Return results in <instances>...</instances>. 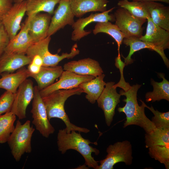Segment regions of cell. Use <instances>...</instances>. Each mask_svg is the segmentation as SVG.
I'll list each match as a JSON object with an SVG mask.
<instances>
[{
	"label": "cell",
	"instance_id": "6da1fadb",
	"mask_svg": "<svg viewBox=\"0 0 169 169\" xmlns=\"http://www.w3.org/2000/svg\"><path fill=\"white\" fill-rule=\"evenodd\" d=\"M141 85L138 84L130 85L126 90H120L119 94L125 96L126 98L123 101L125 103L123 107L117 109L119 113H124L126 116V120L124 123L123 127L135 125L142 128L146 133H149L155 128L154 124L146 115L143 105H140L137 100V93Z\"/></svg>",
	"mask_w": 169,
	"mask_h": 169
},
{
	"label": "cell",
	"instance_id": "7a4b0ae2",
	"mask_svg": "<svg viewBox=\"0 0 169 169\" xmlns=\"http://www.w3.org/2000/svg\"><path fill=\"white\" fill-rule=\"evenodd\" d=\"M83 92V90L78 87L69 89L57 90L42 97L49 120L53 118L61 119L65 124V128L68 133L72 131L85 133L89 132V129L71 123L64 110L65 103L69 97L74 95H80Z\"/></svg>",
	"mask_w": 169,
	"mask_h": 169
},
{
	"label": "cell",
	"instance_id": "3957f363",
	"mask_svg": "<svg viewBox=\"0 0 169 169\" xmlns=\"http://www.w3.org/2000/svg\"><path fill=\"white\" fill-rule=\"evenodd\" d=\"M72 131L68 133L65 128L59 130L57 136V144L59 151L64 154L70 149L75 150L83 156L85 164L89 167L97 169L99 166L98 161L95 160L92 156L93 153L96 155L100 153V151L96 148L90 146L94 143L84 138L80 132Z\"/></svg>",
	"mask_w": 169,
	"mask_h": 169
},
{
	"label": "cell",
	"instance_id": "277c9868",
	"mask_svg": "<svg viewBox=\"0 0 169 169\" xmlns=\"http://www.w3.org/2000/svg\"><path fill=\"white\" fill-rule=\"evenodd\" d=\"M35 129L28 120L22 124L17 121L15 128L7 141L11 153L15 160L18 161L25 153H30L32 149L31 141Z\"/></svg>",
	"mask_w": 169,
	"mask_h": 169
},
{
	"label": "cell",
	"instance_id": "5b68a950",
	"mask_svg": "<svg viewBox=\"0 0 169 169\" xmlns=\"http://www.w3.org/2000/svg\"><path fill=\"white\" fill-rule=\"evenodd\" d=\"M50 36L34 43L27 50L26 54L31 59L35 55H38L42 59V66H52L57 65L63 59H72L79 53L76 44L72 47L69 53H63L60 55L58 54H53L49 50V46L51 40Z\"/></svg>",
	"mask_w": 169,
	"mask_h": 169
},
{
	"label": "cell",
	"instance_id": "8992f818",
	"mask_svg": "<svg viewBox=\"0 0 169 169\" xmlns=\"http://www.w3.org/2000/svg\"><path fill=\"white\" fill-rule=\"evenodd\" d=\"M106 151L107 156L99 161L100 165L97 169H113L116 164L120 162L129 166L132 163V145L127 140L118 141L109 145Z\"/></svg>",
	"mask_w": 169,
	"mask_h": 169
},
{
	"label": "cell",
	"instance_id": "52a82bcc",
	"mask_svg": "<svg viewBox=\"0 0 169 169\" xmlns=\"http://www.w3.org/2000/svg\"><path fill=\"white\" fill-rule=\"evenodd\" d=\"M38 86L33 87V96L31 112L33 124L41 134L48 138L55 130L49 120L45 106L40 95Z\"/></svg>",
	"mask_w": 169,
	"mask_h": 169
},
{
	"label": "cell",
	"instance_id": "ba28073f",
	"mask_svg": "<svg viewBox=\"0 0 169 169\" xmlns=\"http://www.w3.org/2000/svg\"><path fill=\"white\" fill-rule=\"evenodd\" d=\"M115 24L123 33L125 38H140L142 36L144 29L142 25L146 19L137 18L126 9L120 7L115 12Z\"/></svg>",
	"mask_w": 169,
	"mask_h": 169
},
{
	"label": "cell",
	"instance_id": "9c48e42d",
	"mask_svg": "<svg viewBox=\"0 0 169 169\" xmlns=\"http://www.w3.org/2000/svg\"><path fill=\"white\" fill-rule=\"evenodd\" d=\"M114 82L106 83L105 88L97 100L98 106L103 111L106 125H110L115 114V110L120 102L121 95L113 86Z\"/></svg>",
	"mask_w": 169,
	"mask_h": 169
},
{
	"label": "cell",
	"instance_id": "30bf717a",
	"mask_svg": "<svg viewBox=\"0 0 169 169\" xmlns=\"http://www.w3.org/2000/svg\"><path fill=\"white\" fill-rule=\"evenodd\" d=\"M59 77V79L57 82L39 90L42 97L57 90L78 87L82 83L89 81L95 78L92 75H80L66 70L63 71Z\"/></svg>",
	"mask_w": 169,
	"mask_h": 169
},
{
	"label": "cell",
	"instance_id": "8fae6325",
	"mask_svg": "<svg viewBox=\"0 0 169 169\" xmlns=\"http://www.w3.org/2000/svg\"><path fill=\"white\" fill-rule=\"evenodd\" d=\"M33 96V82L30 79H27L20 85L15 94L10 111L20 120L25 118L27 108Z\"/></svg>",
	"mask_w": 169,
	"mask_h": 169
},
{
	"label": "cell",
	"instance_id": "7c38bea8",
	"mask_svg": "<svg viewBox=\"0 0 169 169\" xmlns=\"http://www.w3.org/2000/svg\"><path fill=\"white\" fill-rule=\"evenodd\" d=\"M115 8V7L112 8L101 13H92L88 17L79 18L74 22L72 25L73 31L72 33L71 39L74 41H77L90 34L91 32V31L84 30L89 23L95 22L115 21V19L114 15L109 14Z\"/></svg>",
	"mask_w": 169,
	"mask_h": 169
},
{
	"label": "cell",
	"instance_id": "4fadbf2b",
	"mask_svg": "<svg viewBox=\"0 0 169 169\" xmlns=\"http://www.w3.org/2000/svg\"><path fill=\"white\" fill-rule=\"evenodd\" d=\"M51 18L47 33L51 36L67 25H72L75 16L70 7L69 0H60Z\"/></svg>",
	"mask_w": 169,
	"mask_h": 169
},
{
	"label": "cell",
	"instance_id": "5bb4252c",
	"mask_svg": "<svg viewBox=\"0 0 169 169\" xmlns=\"http://www.w3.org/2000/svg\"><path fill=\"white\" fill-rule=\"evenodd\" d=\"M26 11V0L15 3L3 18L2 22L10 39L13 38L21 29V22Z\"/></svg>",
	"mask_w": 169,
	"mask_h": 169
},
{
	"label": "cell",
	"instance_id": "9a60e30c",
	"mask_svg": "<svg viewBox=\"0 0 169 169\" xmlns=\"http://www.w3.org/2000/svg\"><path fill=\"white\" fill-rule=\"evenodd\" d=\"M32 17H28L21 26L20 31L10 41L4 53L26 54L29 47L34 43L28 33L30 20Z\"/></svg>",
	"mask_w": 169,
	"mask_h": 169
},
{
	"label": "cell",
	"instance_id": "2e32d148",
	"mask_svg": "<svg viewBox=\"0 0 169 169\" xmlns=\"http://www.w3.org/2000/svg\"><path fill=\"white\" fill-rule=\"evenodd\" d=\"M146 32L139 39L163 50L169 49V31L155 24L151 17L147 19Z\"/></svg>",
	"mask_w": 169,
	"mask_h": 169
},
{
	"label": "cell",
	"instance_id": "e0dca14e",
	"mask_svg": "<svg viewBox=\"0 0 169 169\" xmlns=\"http://www.w3.org/2000/svg\"><path fill=\"white\" fill-rule=\"evenodd\" d=\"M63 69L80 75H90L95 77L103 73L99 63L89 58L68 62L64 65Z\"/></svg>",
	"mask_w": 169,
	"mask_h": 169
},
{
	"label": "cell",
	"instance_id": "ac0fdd59",
	"mask_svg": "<svg viewBox=\"0 0 169 169\" xmlns=\"http://www.w3.org/2000/svg\"><path fill=\"white\" fill-rule=\"evenodd\" d=\"M51 18V15L47 13H39L32 17L29 23L28 33L34 43L48 36Z\"/></svg>",
	"mask_w": 169,
	"mask_h": 169
},
{
	"label": "cell",
	"instance_id": "d6986e66",
	"mask_svg": "<svg viewBox=\"0 0 169 169\" xmlns=\"http://www.w3.org/2000/svg\"><path fill=\"white\" fill-rule=\"evenodd\" d=\"M122 43L130 48L128 56L125 58L123 57L125 65H127L132 63L133 59L131 58L134 53L142 49H147L154 50L158 53L162 58L164 63L167 68L169 67V60L166 57L164 50L159 49L154 45L141 40L139 38L130 37L124 38Z\"/></svg>",
	"mask_w": 169,
	"mask_h": 169
},
{
	"label": "cell",
	"instance_id": "ffe728a7",
	"mask_svg": "<svg viewBox=\"0 0 169 169\" xmlns=\"http://www.w3.org/2000/svg\"><path fill=\"white\" fill-rule=\"evenodd\" d=\"M69 2L72 12L78 18L90 12L105 11L109 2L107 0H69Z\"/></svg>",
	"mask_w": 169,
	"mask_h": 169
},
{
	"label": "cell",
	"instance_id": "44dd1931",
	"mask_svg": "<svg viewBox=\"0 0 169 169\" xmlns=\"http://www.w3.org/2000/svg\"><path fill=\"white\" fill-rule=\"evenodd\" d=\"M142 1L149 11L153 22L169 31V7L156 1Z\"/></svg>",
	"mask_w": 169,
	"mask_h": 169
},
{
	"label": "cell",
	"instance_id": "7402d4cb",
	"mask_svg": "<svg viewBox=\"0 0 169 169\" xmlns=\"http://www.w3.org/2000/svg\"><path fill=\"white\" fill-rule=\"evenodd\" d=\"M31 59L26 54L4 53L0 58V75L3 73H12L29 64Z\"/></svg>",
	"mask_w": 169,
	"mask_h": 169
},
{
	"label": "cell",
	"instance_id": "603a6c76",
	"mask_svg": "<svg viewBox=\"0 0 169 169\" xmlns=\"http://www.w3.org/2000/svg\"><path fill=\"white\" fill-rule=\"evenodd\" d=\"M0 75V88L15 94L20 85L28 77L29 72L24 67L14 73H3Z\"/></svg>",
	"mask_w": 169,
	"mask_h": 169
},
{
	"label": "cell",
	"instance_id": "cb8c5ba5",
	"mask_svg": "<svg viewBox=\"0 0 169 169\" xmlns=\"http://www.w3.org/2000/svg\"><path fill=\"white\" fill-rule=\"evenodd\" d=\"M63 71V69L60 66H42L38 73L33 74L29 73V77L36 80L40 90L54 83Z\"/></svg>",
	"mask_w": 169,
	"mask_h": 169
},
{
	"label": "cell",
	"instance_id": "d4e9b609",
	"mask_svg": "<svg viewBox=\"0 0 169 169\" xmlns=\"http://www.w3.org/2000/svg\"><path fill=\"white\" fill-rule=\"evenodd\" d=\"M105 76L103 73L79 86L86 93L85 98L91 103H95L104 90L106 83L104 80Z\"/></svg>",
	"mask_w": 169,
	"mask_h": 169
},
{
	"label": "cell",
	"instance_id": "484cf974",
	"mask_svg": "<svg viewBox=\"0 0 169 169\" xmlns=\"http://www.w3.org/2000/svg\"><path fill=\"white\" fill-rule=\"evenodd\" d=\"M157 74L159 77L162 79V80L157 82L151 79V83L153 90L146 93L145 97L146 102H154L163 99L169 101V82L165 78L163 73H159Z\"/></svg>",
	"mask_w": 169,
	"mask_h": 169
},
{
	"label": "cell",
	"instance_id": "4316f807",
	"mask_svg": "<svg viewBox=\"0 0 169 169\" xmlns=\"http://www.w3.org/2000/svg\"><path fill=\"white\" fill-rule=\"evenodd\" d=\"M28 17H32L41 12H45L51 15L54 12L55 5L60 0H26Z\"/></svg>",
	"mask_w": 169,
	"mask_h": 169
},
{
	"label": "cell",
	"instance_id": "83f0119b",
	"mask_svg": "<svg viewBox=\"0 0 169 169\" xmlns=\"http://www.w3.org/2000/svg\"><path fill=\"white\" fill-rule=\"evenodd\" d=\"M93 33L95 35L100 33H105L112 37L116 41L117 44L118 55H120V49L125 37L116 25L113 24L110 21L98 22L93 30Z\"/></svg>",
	"mask_w": 169,
	"mask_h": 169
},
{
	"label": "cell",
	"instance_id": "f1b7e54d",
	"mask_svg": "<svg viewBox=\"0 0 169 169\" xmlns=\"http://www.w3.org/2000/svg\"><path fill=\"white\" fill-rule=\"evenodd\" d=\"M146 148L157 145L169 146V128H155L145 136Z\"/></svg>",
	"mask_w": 169,
	"mask_h": 169
},
{
	"label": "cell",
	"instance_id": "f546056e",
	"mask_svg": "<svg viewBox=\"0 0 169 169\" xmlns=\"http://www.w3.org/2000/svg\"><path fill=\"white\" fill-rule=\"evenodd\" d=\"M117 5L125 9L134 17L141 19H146L151 17L150 14L142 1L130 2L128 0H121Z\"/></svg>",
	"mask_w": 169,
	"mask_h": 169
},
{
	"label": "cell",
	"instance_id": "4dcf8cb0",
	"mask_svg": "<svg viewBox=\"0 0 169 169\" xmlns=\"http://www.w3.org/2000/svg\"><path fill=\"white\" fill-rule=\"evenodd\" d=\"M16 115L11 111L0 115V143L7 142L15 126Z\"/></svg>",
	"mask_w": 169,
	"mask_h": 169
},
{
	"label": "cell",
	"instance_id": "1f68e13d",
	"mask_svg": "<svg viewBox=\"0 0 169 169\" xmlns=\"http://www.w3.org/2000/svg\"><path fill=\"white\" fill-rule=\"evenodd\" d=\"M148 148L152 158L163 164L166 169H169V146L157 145Z\"/></svg>",
	"mask_w": 169,
	"mask_h": 169
},
{
	"label": "cell",
	"instance_id": "d6a6232c",
	"mask_svg": "<svg viewBox=\"0 0 169 169\" xmlns=\"http://www.w3.org/2000/svg\"><path fill=\"white\" fill-rule=\"evenodd\" d=\"M145 107L149 109L154 116L151 120L156 128H169V112H162L155 110L151 105L149 107L147 105L141 100H139Z\"/></svg>",
	"mask_w": 169,
	"mask_h": 169
},
{
	"label": "cell",
	"instance_id": "836d02e7",
	"mask_svg": "<svg viewBox=\"0 0 169 169\" xmlns=\"http://www.w3.org/2000/svg\"><path fill=\"white\" fill-rule=\"evenodd\" d=\"M15 94L6 91L0 97V115L11 111Z\"/></svg>",
	"mask_w": 169,
	"mask_h": 169
},
{
	"label": "cell",
	"instance_id": "e575fe53",
	"mask_svg": "<svg viewBox=\"0 0 169 169\" xmlns=\"http://www.w3.org/2000/svg\"><path fill=\"white\" fill-rule=\"evenodd\" d=\"M115 65L119 69L120 73V78L119 82L116 84H115L113 86L115 88L119 87L123 90H125L130 85V84L126 82L124 77L123 71L125 65L124 62L121 60L120 56L118 55L115 59Z\"/></svg>",
	"mask_w": 169,
	"mask_h": 169
},
{
	"label": "cell",
	"instance_id": "d590c367",
	"mask_svg": "<svg viewBox=\"0 0 169 169\" xmlns=\"http://www.w3.org/2000/svg\"><path fill=\"white\" fill-rule=\"evenodd\" d=\"M10 38L2 22L0 21V58L5 51Z\"/></svg>",
	"mask_w": 169,
	"mask_h": 169
},
{
	"label": "cell",
	"instance_id": "8d00e7d4",
	"mask_svg": "<svg viewBox=\"0 0 169 169\" xmlns=\"http://www.w3.org/2000/svg\"><path fill=\"white\" fill-rule=\"evenodd\" d=\"M42 59L38 55H34L28 64V70L30 74H36L38 73L43 66Z\"/></svg>",
	"mask_w": 169,
	"mask_h": 169
},
{
	"label": "cell",
	"instance_id": "74e56055",
	"mask_svg": "<svg viewBox=\"0 0 169 169\" xmlns=\"http://www.w3.org/2000/svg\"><path fill=\"white\" fill-rule=\"evenodd\" d=\"M13 0H0V21L12 6Z\"/></svg>",
	"mask_w": 169,
	"mask_h": 169
},
{
	"label": "cell",
	"instance_id": "f35d334b",
	"mask_svg": "<svg viewBox=\"0 0 169 169\" xmlns=\"http://www.w3.org/2000/svg\"><path fill=\"white\" fill-rule=\"evenodd\" d=\"M144 1H156V2L159 1V2H163V3H166L167 4L169 3V0H132V1H137V2Z\"/></svg>",
	"mask_w": 169,
	"mask_h": 169
},
{
	"label": "cell",
	"instance_id": "ab89813d",
	"mask_svg": "<svg viewBox=\"0 0 169 169\" xmlns=\"http://www.w3.org/2000/svg\"><path fill=\"white\" fill-rule=\"evenodd\" d=\"M24 0H13V2H14V3H17V2H22Z\"/></svg>",
	"mask_w": 169,
	"mask_h": 169
}]
</instances>
